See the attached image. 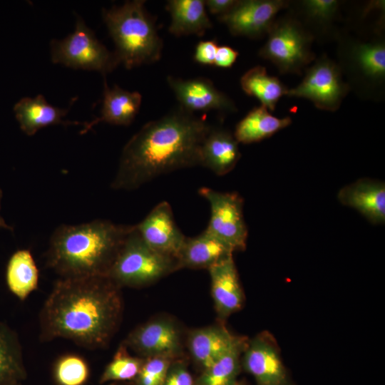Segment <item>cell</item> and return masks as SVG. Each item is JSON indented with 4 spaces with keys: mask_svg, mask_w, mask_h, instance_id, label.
Wrapping results in <instances>:
<instances>
[{
    "mask_svg": "<svg viewBox=\"0 0 385 385\" xmlns=\"http://www.w3.org/2000/svg\"><path fill=\"white\" fill-rule=\"evenodd\" d=\"M120 289L108 276L61 277L41 310L40 339L63 338L91 349L106 346L121 319Z\"/></svg>",
    "mask_w": 385,
    "mask_h": 385,
    "instance_id": "1",
    "label": "cell"
},
{
    "mask_svg": "<svg viewBox=\"0 0 385 385\" xmlns=\"http://www.w3.org/2000/svg\"><path fill=\"white\" fill-rule=\"evenodd\" d=\"M211 127L180 106L145 123L124 146L111 188L133 190L161 175L200 165Z\"/></svg>",
    "mask_w": 385,
    "mask_h": 385,
    "instance_id": "2",
    "label": "cell"
},
{
    "mask_svg": "<svg viewBox=\"0 0 385 385\" xmlns=\"http://www.w3.org/2000/svg\"><path fill=\"white\" fill-rule=\"evenodd\" d=\"M131 227L103 220L61 225L51 237L46 265L61 278L108 276Z\"/></svg>",
    "mask_w": 385,
    "mask_h": 385,
    "instance_id": "3",
    "label": "cell"
},
{
    "mask_svg": "<svg viewBox=\"0 0 385 385\" xmlns=\"http://www.w3.org/2000/svg\"><path fill=\"white\" fill-rule=\"evenodd\" d=\"M145 1H127L122 6L103 9L102 15L114 41L120 63L128 69L160 60L163 41L155 20L145 8Z\"/></svg>",
    "mask_w": 385,
    "mask_h": 385,
    "instance_id": "4",
    "label": "cell"
},
{
    "mask_svg": "<svg viewBox=\"0 0 385 385\" xmlns=\"http://www.w3.org/2000/svg\"><path fill=\"white\" fill-rule=\"evenodd\" d=\"M177 270L176 259L150 247L132 225L108 277L120 287H140Z\"/></svg>",
    "mask_w": 385,
    "mask_h": 385,
    "instance_id": "5",
    "label": "cell"
},
{
    "mask_svg": "<svg viewBox=\"0 0 385 385\" xmlns=\"http://www.w3.org/2000/svg\"><path fill=\"white\" fill-rule=\"evenodd\" d=\"M313 36L294 16L275 19L259 55L272 62L282 73L300 74L315 58Z\"/></svg>",
    "mask_w": 385,
    "mask_h": 385,
    "instance_id": "6",
    "label": "cell"
},
{
    "mask_svg": "<svg viewBox=\"0 0 385 385\" xmlns=\"http://www.w3.org/2000/svg\"><path fill=\"white\" fill-rule=\"evenodd\" d=\"M50 46L54 63L96 71L103 76L120 64L114 52L98 40L93 31L78 16L73 32L63 39H53Z\"/></svg>",
    "mask_w": 385,
    "mask_h": 385,
    "instance_id": "7",
    "label": "cell"
},
{
    "mask_svg": "<svg viewBox=\"0 0 385 385\" xmlns=\"http://www.w3.org/2000/svg\"><path fill=\"white\" fill-rule=\"evenodd\" d=\"M339 56L338 65L342 73L358 90L371 95L382 88L385 79V43L381 37L342 41Z\"/></svg>",
    "mask_w": 385,
    "mask_h": 385,
    "instance_id": "8",
    "label": "cell"
},
{
    "mask_svg": "<svg viewBox=\"0 0 385 385\" xmlns=\"http://www.w3.org/2000/svg\"><path fill=\"white\" fill-rule=\"evenodd\" d=\"M198 193L210 207L205 230L233 252L244 251L248 231L243 215V198L236 192H220L206 187L199 189Z\"/></svg>",
    "mask_w": 385,
    "mask_h": 385,
    "instance_id": "9",
    "label": "cell"
},
{
    "mask_svg": "<svg viewBox=\"0 0 385 385\" xmlns=\"http://www.w3.org/2000/svg\"><path fill=\"white\" fill-rule=\"evenodd\" d=\"M349 88L339 65L323 55L306 70L298 86L288 88L286 96L306 98L319 109L335 111Z\"/></svg>",
    "mask_w": 385,
    "mask_h": 385,
    "instance_id": "10",
    "label": "cell"
},
{
    "mask_svg": "<svg viewBox=\"0 0 385 385\" xmlns=\"http://www.w3.org/2000/svg\"><path fill=\"white\" fill-rule=\"evenodd\" d=\"M242 369L256 385H297L283 363L272 334L264 331L248 339L241 359Z\"/></svg>",
    "mask_w": 385,
    "mask_h": 385,
    "instance_id": "11",
    "label": "cell"
},
{
    "mask_svg": "<svg viewBox=\"0 0 385 385\" xmlns=\"http://www.w3.org/2000/svg\"><path fill=\"white\" fill-rule=\"evenodd\" d=\"M123 344L143 359L161 356L175 360L183 349L181 331L170 319L150 320L133 329Z\"/></svg>",
    "mask_w": 385,
    "mask_h": 385,
    "instance_id": "12",
    "label": "cell"
},
{
    "mask_svg": "<svg viewBox=\"0 0 385 385\" xmlns=\"http://www.w3.org/2000/svg\"><path fill=\"white\" fill-rule=\"evenodd\" d=\"M289 5L284 0H242L217 19L233 36L260 38L267 35L277 14Z\"/></svg>",
    "mask_w": 385,
    "mask_h": 385,
    "instance_id": "13",
    "label": "cell"
},
{
    "mask_svg": "<svg viewBox=\"0 0 385 385\" xmlns=\"http://www.w3.org/2000/svg\"><path fill=\"white\" fill-rule=\"evenodd\" d=\"M167 82L179 102V106L188 112L214 110L234 113L237 110L234 101L219 91L208 78L197 77L185 80L169 76Z\"/></svg>",
    "mask_w": 385,
    "mask_h": 385,
    "instance_id": "14",
    "label": "cell"
},
{
    "mask_svg": "<svg viewBox=\"0 0 385 385\" xmlns=\"http://www.w3.org/2000/svg\"><path fill=\"white\" fill-rule=\"evenodd\" d=\"M135 227L150 247L175 259L186 238L177 226L171 206L166 201L157 204Z\"/></svg>",
    "mask_w": 385,
    "mask_h": 385,
    "instance_id": "15",
    "label": "cell"
},
{
    "mask_svg": "<svg viewBox=\"0 0 385 385\" xmlns=\"http://www.w3.org/2000/svg\"><path fill=\"white\" fill-rule=\"evenodd\" d=\"M208 271L215 310L221 319H225L239 311L245 302L233 255L219 261Z\"/></svg>",
    "mask_w": 385,
    "mask_h": 385,
    "instance_id": "16",
    "label": "cell"
},
{
    "mask_svg": "<svg viewBox=\"0 0 385 385\" xmlns=\"http://www.w3.org/2000/svg\"><path fill=\"white\" fill-rule=\"evenodd\" d=\"M337 199L352 207L374 225L385 222V184L370 178H361L342 188Z\"/></svg>",
    "mask_w": 385,
    "mask_h": 385,
    "instance_id": "17",
    "label": "cell"
},
{
    "mask_svg": "<svg viewBox=\"0 0 385 385\" xmlns=\"http://www.w3.org/2000/svg\"><path fill=\"white\" fill-rule=\"evenodd\" d=\"M242 337L235 336L223 325H212L192 330L188 346L195 362L205 369L230 350Z\"/></svg>",
    "mask_w": 385,
    "mask_h": 385,
    "instance_id": "18",
    "label": "cell"
},
{
    "mask_svg": "<svg viewBox=\"0 0 385 385\" xmlns=\"http://www.w3.org/2000/svg\"><path fill=\"white\" fill-rule=\"evenodd\" d=\"M240 157L234 135L225 128L212 126L201 145L200 165L222 176L234 169Z\"/></svg>",
    "mask_w": 385,
    "mask_h": 385,
    "instance_id": "19",
    "label": "cell"
},
{
    "mask_svg": "<svg viewBox=\"0 0 385 385\" xmlns=\"http://www.w3.org/2000/svg\"><path fill=\"white\" fill-rule=\"evenodd\" d=\"M104 77L103 105L101 116L89 123H84L81 134L88 132L96 124L106 122L116 125H129L138 114L142 96L137 91L130 92L114 85L110 88Z\"/></svg>",
    "mask_w": 385,
    "mask_h": 385,
    "instance_id": "20",
    "label": "cell"
},
{
    "mask_svg": "<svg viewBox=\"0 0 385 385\" xmlns=\"http://www.w3.org/2000/svg\"><path fill=\"white\" fill-rule=\"evenodd\" d=\"M233 252L205 230L195 237H186L176 257L178 270L209 269Z\"/></svg>",
    "mask_w": 385,
    "mask_h": 385,
    "instance_id": "21",
    "label": "cell"
},
{
    "mask_svg": "<svg viewBox=\"0 0 385 385\" xmlns=\"http://www.w3.org/2000/svg\"><path fill=\"white\" fill-rule=\"evenodd\" d=\"M14 111L20 128L27 135H34L41 128L51 125L78 124V122L63 120L68 109L50 105L42 95L21 98L14 105Z\"/></svg>",
    "mask_w": 385,
    "mask_h": 385,
    "instance_id": "22",
    "label": "cell"
},
{
    "mask_svg": "<svg viewBox=\"0 0 385 385\" xmlns=\"http://www.w3.org/2000/svg\"><path fill=\"white\" fill-rule=\"evenodd\" d=\"M166 9L171 17L168 31L175 36H202L212 27L204 0H170Z\"/></svg>",
    "mask_w": 385,
    "mask_h": 385,
    "instance_id": "23",
    "label": "cell"
},
{
    "mask_svg": "<svg viewBox=\"0 0 385 385\" xmlns=\"http://www.w3.org/2000/svg\"><path fill=\"white\" fill-rule=\"evenodd\" d=\"M291 123L290 117L277 118L260 105L253 108L239 121L233 135L239 143L250 144L270 138Z\"/></svg>",
    "mask_w": 385,
    "mask_h": 385,
    "instance_id": "24",
    "label": "cell"
},
{
    "mask_svg": "<svg viewBox=\"0 0 385 385\" xmlns=\"http://www.w3.org/2000/svg\"><path fill=\"white\" fill-rule=\"evenodd\" d=\"M6 282L9 290L21 301L38 288V270L30 250H19L10 257Z\"/></svg>",
    "mask_w": 385,
    "mask_h": 385,
    "instance_id": "25",
    "label": "cell"
},
{
    "mask_svg": "<svg viewBox=\"0 0 385 385\" xmlns=\"http://www.w3.org/2000/svg\"><path fill=\"white\" fill-rule=\"evenodd\" d=\"M240 86L247 95L255 97L271 111H274L279 100L288 91L279 79L268 75L265 68L261 66L246 71L240 78Z\"/></svg>",
    "mask_w": 385,
    "mask_h": 385,
    "instance_id": "26",
    "label": "cell"
},
{
    "mask_svg": "<svg viewBox=\"0 0 385 385\" xmlns=\"http://www.w3.org/2000/svg\"><path fill=\"white\" fill-rule=\"evenodd\" d=\"M27 376L16 333L0 322V385L21 382Z\"/></svg>",
    "mask_w": 385,
    "mask_h": 385,
    "instance_id": "27",
    "label": "cell"
},
{
    "mask_svg": "<svg viewBox=\"0 0 385 385\" xmlns=\"http://www.w3.org/2000/svg\"><path fill=\"white\" fill-rule=\"evenodd\" d=\"M247 339H242L214 364L202 371L194 385H230L242 370L241 359Z\"/></svg>",
    "mask_w": 385,
    "mask_h": 385,
    "instance_id": "28",
    "label": "cell"
},
{
    "mask_svg": "<svg viewBox=\"0 0 385 385\" xmlns=\"http://www.w3.org/2000/svg\"><path fill=\"white\" fill-rule=\"evenodd\" d=\"M127 349L123 343L119 346L112 360L103 371L99 379L100 384L134 381L145 359L130 355Z\"/></svg>",
    "mask_w": 385,
    "mask_h": 385,
    "instance_id": "29",
    "label": "cell"
},
{
    "mask_svg": "<svg viewBox=\"0 0 385 385\" xmlns=\"http://www.w3.org/2000/svg\"><path fill=\"white\" fill-rule=\"evenodd\" d=\"M56 385H85L90 377L87 361L76 354H66L58 358L53 369Z\"/></svg>",
    "mask_w": 385,
    "mask_h": 385,
    "instance_id": "30",
    "label": "cell"
},
{
    "mask_svg": "<svg viewBox=\"0 0 385 385\" xmlns=\"http://www.w3.org/2000/svg\"><path fill=\"white\" fill-rule=\"evenodd\" d=\"M298 4L299 13L302 17V20L299 21L302 24L327 29L337 17L340 3L337 0H304Z\"/></svg>",
    "mask_w": 385,
    "mask_h": 385,
    "instance_id": "31",
    "label": "cell"
},
{
    "mask_svg": "<svg viewBox=\"0 0 385 385\" xmlns=\"http://www.w3.org/2000/svg\"><path fill=\"white\" fill-rule=\"evenodd\" d=\"M173 361L161 356L145 359L134 384L163 385Z\"/></svg>",
    "mask_w": 385,
    "mask_h": 385,
    "instance_id": "32",
    "label": "cell"
},
{
    "mask_svg": "<svg viewBox=\"0 0 385 385\" xmlns=\"http://www.w3.org/2000/svg\"><path fill=\"white\" fill-rule=\"evenodd\" d=\"M195 379L181 358L172 361L163 385H194Z\"/></svg>",
    "mask_w": 385,
    "mask_h": 385,
    "instance_id": "33",
    "label": "cell"
},
{
    "mask_svg": "<svg viewBox=\"0 0 385 385\" xmlns=\"http://www.w3.org/2000/svg\"><path fill=\"white\" fill-rule=\"evenodd\" d=\"M217 48L215 40L200 41L195 47V61L202 65H214Z\"/></svg>",
    "mask_w": 385,
    "mask_h": 385,
    "instance_id": "34",
    "label": "cell"
},
{
    "mask_svg": "<svg viewBox=\"0 0 385 385\" xmlns=\"http://www.w3.org/2000/svg\"><path fill=\"white\" fill-rule=\"evenodd\" d=\"M239 53L228 46H218L214 65L220 68H227L232 66Z\"/></svg>",
    "mask_w": 385,
    "mask_h": 385,
    "instance_id": "35",
    "label": "cell"
},
{
    "mask_svg": "<svg viewBox=\"0 0 385 385\" xmlns=\"http://www.w3.org/2000/svg\"><path fill=\"white\" fill-rule=\"evenodd\" d=\"M239 0H206L205 6L208 11L217 17L230 12L237 4Z\"/></svg>",
    "mask_w": 385,
    "mask_h": 385,
    "instance_id": "36",
    "label": "cell"
},
{
    "mask_svg": "<svg viewBox=\"0 0 385 385\" xmlns=\"http://www.w3.org/2000/svg\"><path fill=\"white\" fill-rule=\"evenodd\" d=\"M1 197H2V191L0 189V207H1ZM0 227L1 228H4V229H6V230H13V228L7 225L4 220L1 217V216L0 215Z\"/></svg>",
    "mask_w": 385,
    "mask_h": 385,
    "instance_id": "37",
    "label": "cell"
},
{
    "mask_svg": "<svg viewBox=\"0 0 385 385\" xmlns=\"http://www.w3.org/2000/svg\"><path fill=\"white\" fill-rule=\"evenodd\" d=\"M230 385H248V384L243 380L237 379Z\"/></svg>",
    "mask_w": 385,
    "mask_h": 385,
    "instance_id": "38",
    "label": "cell"
},
{
    "mask_svg": "<svg viewBox=\"0 0 385 385\" xmlns=\"http://www.w3.org/2000/svg\"><path fill=\"white\" fill-rule=\"evenodd\" d=\"M5 385H21L20 382H14V383H10Z\"/></svg>",
    "mask_w": 385,
    "mask_h": 385,
    "instance_id": "39",
    "label": "cell"
},
{
    "mask_svg": "<svg viewBox=\"0 0 385 385\" xmlns=\"http://www.w3.org/2000/svg\"><path fill=\"white\" fill-rule=\"evenodd\" d=\"M110 385H127V384H122V383H118V382H114Z\"/></svg>",
    "mask_w": 385,
    "mask_h": 385,
    "instance_id": "40",
    "label": "cell"
}]
</instances>
